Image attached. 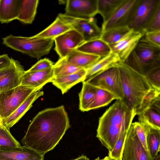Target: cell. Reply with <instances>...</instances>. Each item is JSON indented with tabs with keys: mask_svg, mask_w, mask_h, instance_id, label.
Wrapping results in <instances>:
<instances>
[{
	"mask_svg": "<svg viewBox=\"0 0 160 160\" xmlns=\"http://www.w3.org/2000/svg\"><path fill=\"white\" fill-rule=\"evenodd\" d=\"M70 127L63 105L46 108L33 118L21 142L24 146L44 155L54 148Z\"/></svg>",
	"mask_w": 160,
	"mask_h": 160,
	"instance_id": "obj_1",
	"label": "cell"
},
{
	"mask_svg": "<svg viewBox=\"0 0 160 160\" xmlns=\"http://www.w3.org/2000/svg\"><path fill=\"white\" fill-rule=\"evenodd\" d=\"M118 67L123 98L122 101L130 109L136 110L138 115L160 97V90L155 88L146 77L124 62L120 61Z\"/></svg>",
	"mask_w": 160,
	"mask_h": 160,
	"instance_id": "obj_2",
	"label": "cell"
},
{
	"mask_svg": "<svg viewBox=\"0 0 160 160\" xmlns=\"http://www.w3.org/2000/svg\"><path fill=\"white\" fill-rule=\"evenodd\" d=\"M136 115L135 110L128 108L121 100H117L99 118L96 137L108 151L111 150L119 134L128 131Z\"/></svg>",
	"mask_w": 160,
	"mask_h": 160,
	"instance_id": "obj_3",
	"label": "cell"
},
{
	"mask_svg": "<svg viewBox=\"0 0 160 160\" xmlns=\"http://www.w3.org/2000/svg\"><path fill=\"white\" fill-rule=\"evenodd\" d=\"M124 62L145 76L150 71L160 67V47L149 43L143 36Z\"/></svg>",
	"mask_w": 160,
	"mask_h": 160,
	"instance_id": "obj_4",
	"label": "cell"
},
{
	"mask_svg": "<svg viewBox=\"0 0 160 160\" xmlns=\"http://www.w3.org/2000/svg\"><path fill=\"white\" fill-rule=\"evenodd\" d=\"M2 40L6 47L37 59L49 53L54 42L53 39L40 38L34 35L24 37L11 34Z\"/></svg>",
	"mask_w": 160,
	"mask_h": 160,
	"instance_id": "obj_5",
	"label": "cell"
},
{
	"mask_svg": "<svg viewBox=\"0 0 160 160\" xmlns=\"http://www.w3.org/2000/svg\"><path fill=\"white\" fill-rule=\"evenodd\" d=\"M36 89L20 85L0 93V116L3 119L13 113Z\"/></svg>",
	"mask_w": 160,
	"mask_h": 160,
	"instance_id": "obj_6",
	"label": "cell"
},
{
	"mask_svg": "<svg viewBox=\"0 0 160 160\" xmlns=\"http://www.w3.org/2000/svg\"><path fill=\"white\" fill-rule=\"evenodd\" d=\"M84 81L94 86L110 92L118 100L123 98L121 83L118 67H112Z\"/></svg>",
	"mask_w": 160,
	"mask_h": 160,
	"instance_id": "obj_7",
	"label": "cell"
},
{
	"mask_svg": "<svg viewBox=\"0 0 160 160\" xmlns=\"http://www.w3.org/2000/svg\"><path fill=\"white\" fill-rule=\"evenodd\" d=\"M58 16L69 24L72 29L78 32L85 42L100 38L102 32L94 17L80 18L71 16L65 13H59Z\"/></svg>",
	"mask_w": 160,
	"mask_h": 160,
	"instance_id": "obj_8",
	"label": "cell"
},
{
	"mask_svg": "<svg viewBox=\"0 0 160 160\" xmlns=\"http://www.w3.org/2000/svg\"><path fill=\"white\" fill-rule=\"evenodd\" d=\"M121 160H152L149 152L145 149L131 125L124 142Z\"/></svg>",
	"mask_w": 160,
	"mask_h": 160,
	"instance_id": "obj_9",
	"label": "cell"
},
{
	"mask_svg": "<svg viewBox=\"0 0 160 160\" xmlns=\"http://www.w3.org/2000/svg\"><path fill=\"white\" fill-rule=\"evenodd\" d=\"M160 0H140L128 27L131 29L145 33L144 30Z\"/></svg>",
	"mask_w": 160,
	"mask_h": 160,
	"instance_id": "obj_10",
	"label": "cell"
},
{
	"mask_svg": "<svg viewBox=\"0 0 160 160\" xmlns=\"http://www.w3.org/2000/svg\"><path fill=\"white\" fill-rule=\"evenodd\" d=\"M140 0H126L112 16L102 25V32L119 27L128 26Z\"/></svg>",
	"mask_w": 160,
	"mask_h": 160,
	"instance_id": "obj_11",
	"label": "cell"
},
{
	"mask_svg": "<svg viewBox=\"0 0 160 160\" xmlns=\"http://www.w3.org/2000/svg\"><path fill=\"white\" fill-rule=\"evenodd\" d=\"M25 71L20 62L12 58L9 65L0 70V93L20 85Z\"/></svg>",
	"mask_w": 160,
	"mask_h": 160,
	"instance_id": "obj_12",
	"label": "cell"
},
{
	"mask_svg": "<svg viewBox=\"0 0 160 160\" xmlns=\"http://www.w3.org/2000/svg\"><path fill=\"white\" fill-rule=\"evenodd\" d=\"M55 50L60 58L66 57L69 52L76 49L84 42L82 36L73 29L54 39Z\"/></svg>",
	"mask_w": 160,
	"mask_h": 160,
	"instance_id": "obj_13",
	"label": "cell"
},
{
	"mask_svg": "<svg viewBox=\"0 0 160 160\" xmlns=\"http://www.w3.org/2000/svg\"><path fill=\"white\" fill-rule=\"evenodd\" d=\"M145 33L131 30L117 42L108 45L111 52L116 54L121 61L124 62L135 48Z\"/></svg>",
	"mask_w": 160,
	"mask_h": 160,
	"instance_id": "obj_14",
	"label": "cell"
},
{
	"mask_svg": "<svg viewBox=\"0 0 160 160\" xmlns=\"http://www.w3.org/2000/svg\"><path fill=\"white\" fill-rule=\"evenodd\" d=\"M97 0H68L65 13L68 15L80 18L94 17L97 13Z\"/></svg>",
	"mask_w": 160,
	"mask_h": 160,
	"instance_id": "obj_15",
	"label": "cell"
},
{
	"mask_svg": "<svg viewBox=\"0 0 160 160\" xmlns=\"http://www.w3.org/2000/svg\"><path fill=\"white\" fill-rule=\"evenodd\" d=\"M44 155L25 146L0 148V160H44Z\"/></svg>",
	"mask_w": 160,
	"mask_h": 160,
	"instance_id": "obj_16",
	"label": "cell"
},
{
	"mask_svg": "<svg viewBox=\"0 0 160 160\" xmlns=\"http://www.w3.org/2000/svg\"><path fill=\"white\" fill-rule=\"evenodd\" d=\"M53 78V68L40 71H25L21 85L34 88L39 91L46 84L51 82Z\"/></svg>",
	"mask_w": 160,
	"mask_h": 160,
	"instance_id": "obj_17",
	"label": "cell"
},
{
	"mask_svg": "<svg viewBox=\"0 0 160 160\" xmlns=\"http://www.w3.org/2000/svg\"><path fill=\"white\" fill-rule=\"evenodd\" d=\"M43 91L32 92L17 109L8 117L2 120L3 125L8 129L12 127L23 116L38 98L43 95Z\"/></svg>",
	"mask_w": 160,
	"mask_h": 160,
	"instance_id": "obj_18",
	"label": "cell"
},
{
	"mask_svg": "<svg viewBox=\"0 0 160 160\" xmlns=\"http://www.w3.org/2000/svg\"><path fill=\"white\" fill-rule=\"evenodd\" d=\"M138 115L139 122L160 130V97Z\"/></svg>",
	"mask_w": 160,
	"mask_h": 160,
	"instance_id": "obj_19",
	"label": "cell"
},
{
	"mask_svg": "<svg viewBox=\"0 0 160 160\" xmlns=\"http://www.w3.org/2000/svg\"><path fill=\"white\" fill-rule=\"evenodd\" d=\"M86 73V69H82L69 75L53 78L51 82L59 89L63 94L76 84L84 81Z\"/></svg>",
	"mask_w": 160,
	"mask_h": 160,
	"instance_id": "obj_20",
	"label": "cell"
},
{
	"mask_svg": "<svg viewBox=\"0 0 160 160\" xmlns=\"http://www.w3.org/2000/svg\"><path fill=\"white\" fill-rule=\"evenodd\" d=\"M66 57L67 61L70 63L86 70L90 68L101 58L99 56L75 49L71 50Z\"/></svg>",
	"mask_w": 160,
	"mask_h": 160,
	"instance_id": "obj_21",
	"label": "cell"
},
{
	"mask_svg": "<svg viewBox=\"0 0 160 160\" xmlns=\"http://www.w3.org/2000/svg\"><path fill=\"white\" fill-rule=\"evenodd\" d=\"M120 61H121L118 55L111 52L108 55L101 58L92 66L86 70L85 80L116 66Z\"/></svg>",
	"mask_w": 160,
	"mask_h": 160,
	"instance_id": "obj_22",
	"label": "cell"
},
{
	"mask_svg": "<svg viewBox=\"0 0 160 160\" xmlns=\"http://www.w3.org/2000/svg\"><path fill=\"white\" fill-rule=\"evenodd\" d=\"M21 2V0H0V22L8 23L17 19Z\"/></svg>",
	"mask_w": 160,
	"mask_h": 160,
	"instance_id": "obj_23",
	"label": "cell"
},
{
	"mask_svg": "<svg viewBox=\"0 0 160 160\" xmlns=\"http://www.w3.org/2000/svg\"><path fill=\"white\" fill-rule=\"evenodd\" d=\"M75 49L99 56L101 58L111 52L109 45L100 38L84 42Z\"/></svg>",
	"mask_w": 160,
	"mask_h": 160,
	"instance_id": "obj_24",
	"label": "cell"
},
{
	"mask_svg": "<svg viewBox=\"0 0 160 160\" xmlns=\"http://www.w3.org/2000/svg\"><path fill=\"white\" fill-rule=\"evenodd\" d=\"M72 29L69 24L58 16L49 26L34 36L40 38L54 39L55 38Z\"/></svg>",
	"mask_w": 160,
	"mask_h": 160,
	"instance_id": "obj_25",
	"label": "cell"
},
{
	"mask_svg": "<svg viewBox=\"0 0 160 160\" xmlns=\"http://www.w3.org/2000/svg\"><path fill=\"white\" fill-rule=\"evenodd\" d=\"M39 1L21 0L20 11L17 20L24 24H30L35 17Z\"/></svg>",
	"mask_w": 160,
	"mask_h": 160,
	"instance_id": "obj_26",
	"label": "cell"
},
{
	"mask_svg": "<svg viewBox=\"0 0 160 160\" xmlns=\"http://www.w3.org/2000/svg\"><path fill=\"white\" fill-rule=\"evenodd\" d=\"M126 0H97V13L102 18L103 23L108 20Z\"/></svg>",
	"mask_w": 160,
	"mask_h": 160,
	"instance_id": "obj_27",
	"label": "cell"
},
{
	"mask_svg": "<svg viewBox=\"0 0 160 160\" xmlns=\"http://www.w3.org/2000/svg\"><path fill=\"white\" fill-rule=\"evenodd\" d=\"M96 88L85 81L82 82V89L79 93V109L82 112L89 111L94 102Z\"/></svg>",
	"mask_w": 160,
	"mask_h": 160,
	"instance_id": "obj_28",
	"label": "cell"
},
{
	"mask_svg": "<svg viewBox=\"0 0 160 160\" xmlns=\"http://www.w3.org/2000/svg\"><path fill=\"white\" fill-rule=\"evenodd\" d=\"M131 30L128 26L111 28L102 32L100 38L108 45L112 44L120 40Z\"/></svg>",
	"mask_w": 160,
	"mask_h": 160,
	"instance_id": "obj_29",
	"label": "cell"
},
{
	"mask_svg": "<svg viewBox=\"0 0 160 160\" xmlns=\"http://www.w3.org/2000/svg\"><path fill=\"white\" fill-rule=\"evenodd\" d=\"M52 68L53 78L69 75L83 69L68 62L66 57L60 58Z\"/></svg>",
	"mask_w": 160,
	"mask_h": 160,
	"instance_id": "obj_30",
	"label": "cell"
},
{
	"mask_svg": "<svg viewBox=\"0 0 160 160\" xmlns=\"http://www.w3.org/2000/svg\"><path fill=\"white\" fill-rule=\"evenodd\" d=\"M146 142L148 151L153 158L160 151V130L151 128L147 135Z\"/></svg>",
	"mask_w": 160,
	"mask_h": 160,
	"instance_id": "obj_31",
	"label": "cell"
},
{
	"mask_svg": "<svg viewBox=\"0 0 160 160\" xmlns=\"http://www.w3.org/2000/svg\"><path fill=\"white\" fill-rule=\"evenodd\" d=\"M115 99L118 100L117 98L110 92L96 88L95 99L89 108V110L106 106Z\"/></svg>",
	"mask_w": 160,
	"mask_h": 160,
	"instance_id": "obj_32",
	"label": "cell"
},
{
	"mask_svg": "<svg viewBox=\"0 0 160 160\" xmlns=\"http://www.w3.org/2000/svg\"><path fill=\"white\" fill-rule=\"evenodd\" d=\"M18 141L11 134L9 129L2 123L0 125V148H8L21 146Z\"/></svg>",
	"mask_w": 160,
	"mask_h": 160,
	"instance_id": "obj_33",
	"label": "cell"
},
{
	"mask_svg": "<svg viewBox=\"0 0 160 160\" xmlns=\"http://www.w3.org/2000/svg\"><path fill=\"white\" fill-rule=\"evenodd\" d=\"M128 131H123L119 134L114 147L108 151V156L116 160H121L122 151Z\"/></svg>",
	"mask_w": 160,
	"mask_h": 160,
	"instance_id": "obj_34",
	"label": "cell"
},
{
	"mask_svg": "<svg viewBox=\"0 0 160 160\" xmlns=\"http://www.w3.org/2000/svg\"><path fill=\"white\" fill-rule=\"evenodd\" d=\"M131 125L134 128L143 148L146 151H148L147 146L146 138L151 127L139 122L132 123Z\"/></svg>",
	"mask_w": 160,
	"mask_h": 160,
	"instance_id": "obj_35",
	"label": "cell"
},
{
	"mask_svg": "<svg viewBox=\"0 0 160 160\" xmlns=\"http://www.w3.org/2000/svg\"><path fill=\"white\" fill-rule=\"evenodd\" d=\"M160 31V4L156 8L144 30L145 33Z\"/></svg>",
	"mask_w": 160,
	"mask_h": 160,
	"instance_id": "obj_36",
	"label": "cell"
},
{
	"mask_svg": "<svg viewBox=\"0 0 160 160\" xmlns=\"http://www.w3.org/2000/svg\"><path fill=\"white\" fill-rule=\"evenodd\" d=\"M145 76L155 88L160 90V67L150 71Z\"/></svg>",
	"mask_w": 160,
	"mask_h": 160,
	"instance_id": "obj_37",
	"label": "cell"
},
{
	"mask_svg": "<svg viewBox=\"0 0 160 160\" xmlns=\"http://www.w3.org/2000/svg\"><path fill=\"white\" fill-rule=\"evenodd\" d=\"M53 62L48 58L41 59L33 65L28 71H40L53 68Z\"/></svg>",
	"mask_w": 160,
	"mask_h": 160,
	"instance_id": "obj_38",
	"label": "cell"
},
{
	"mask_svg": "<svg viewBox=\"0 0 160 160\" xmlns=\"http://www.w3.org/2000/svg\"><path fill=\"white\" fill-rule=\"evenodd\" d=\"M143 37L149 43L160 47V31L147 32L145 33Z\"/></svg>",
	"mask_w": 160,
	"mask_h": 160,
	"instance_id": "obj_39",
	"label": "cell"
},
{
	"mask_svg": "<svg viewBox=\"0 0 160 160\" xmlns=\"http://www.w3.org/2000/svg\"><path fill=\"white\" fill-rule=\"evenodd\" d=\"M12 59L9 58L7 54L0 55V70L9 65L12 62Z\"/></svg>",
	"mask_w": 160,
	"mask_h": 160,
	"instance_id": "obj_40",
	"label": "cell"
},
{
	"mask_svg": "<svg viewBox=\"0 0 160 160\" xmlns=\"http://www.w3.org/2000/svg\"><path fill=\"white\" fill-rule=\"evenodd\" d=\"M72 160H89V159L86 156L82 155Z\"/></svg>",
	"mask_w": 160,
	"mask_h": 160,
	"instance_id": "obj_41",
	"label": "cell"
},
{
	"mask_svg": "<svg viewBox=\"0 0 160 160\" xmlns=\"http://www.w3.org/2000/svg\"><path fill=\"white\" fill-rule=\"evenodd\" d=\"M94 160H116L108 156H107L104 158L103 159H100V158L98 157Z\"/></svg>",
	"mask_w": 160,
	"mask_h": 160,
	"instance_id": "obj_42",
	"label": "cell"
},
{
	"mask_svg": "<svg viewBox=\"0 0 160 160\" xmlns=\"http://www.w3.org/2000/svg\"><path fill=\"white\" fill-rule=\"evenodd\" d=\"M152 160H160V155L158 154L156 156L152 158Z\"/></svg>",
	"mask_w": 160,
	"mask_h": 160,
	"instance_id": "obj_43",
	"label": "cell"
},
{
	"mask_svg": "<svg viewBox=\"0 0 160 160\" xmlns=\"http://www.w3.org/2000/svg\"><path fill=\"white\" fill-rule=\"evenodd\" d=\"M2 119L1 118L0 116V123H2Z\"/></svg>",
	"mask_w": 160,
	"mask_h": 160,
	"instance_id": "obj_44",
	"label": "cell"
},
{
	"mask_svg": "<svg viewBox=\"0 0 160 160\" xmlns=\"http://www.w3.org/2000/svg\"><path fill=\"white\" fill-rule=\"evenodd\" d=\"M2 123H0V125Z\"/></svg>",
	"mask_w": 160,
	"mask_h": 160,
	"instance_id": "obj_45",
	"label": "cell"
}]
</instances>
